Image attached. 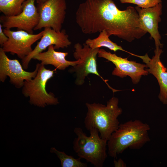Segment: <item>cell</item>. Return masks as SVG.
<instances>
[{
  "label": "cell",
  "instance_id": "6da1fadb",
  "mask_svg": "<svg viewBox=\"0 0 167 167\" xmlns=\"http://www.w3.org/2000/svg\"><path fill=\"white\" fill-rule=\"evenodd\" d=\"M75 21L86 34L105 30L111 35L131 42L142 36V28L135 7L119 10L113 0H86L79 6Z\"/></svg>",
  "mask_w": 167,
  "mask_h": 167
},
{
  "label": "cell",
  "instance_id": "7a4b0ae2",
  "mask_svg": "<svg viewBox=\"0 0 167 167\" xmlns=\"http://www.w3.org/2000/svg\"><path fill=\"white\" fill-rule=\"evenodd\" d=\"M149 125L138 119L130 120L120 124L118 128L107 141L109 156L114 158L127 148H141L150 139Z\"/></svg>",
  "mask_w": 167,
  "mask_h": 167
},
{
  "label": "cell",
  "instance_id": "3957f363",
  "mask_svg": "<svg viewBox=\"0 0 167 167\" xmlns=\"http://www.w3.org/2000/svg\"><path fill=\"white\" fill-rule=\"evenodd\" d=\"M118 103V98L114 96L107 102L106 105L86 103L87 112L84 120L86 129L89 131L93 128L97 129L100 137L108 141L120 124L118 118L122 110Z\"/></svg>",
  "mask_w": 167,
  "mask_h": 167
},
{
  "label": "cell",
  "instance_id": "277c9868",
  "mask_svg": "<svg viewBox=\"0 0 167 167\" xmlns=\"http://www.w3.org/2000/svg\"><path fill=\"white\" fill-rule=\"evenodd\" d=\"M89 131L90 135L88 136L81 128H75L74 132L77 137L73 141V149L81 159L94 167H102L107 157V140L100 137L97 129L93 128Z\"/></svg>",
  "mask_w": 167,
  "mask_h": 167
},
{
  "label": "cell",
  "instance_id": "5b68a950",
  "mask_svg": "<svg viewBox=\"0 0 167 167\" xmlns=\"http://www.w3.org/2000/svg\"><path fill=\"white\" fill-rule=\"evenodd\" d=\"M38 66L37 74L32 79L25 81L22 87V93L26 97L29 98L31 104L44 108L48 105H55L59 104L58 98L54 94L48 93L46 90L47 82L52 78L55 70L46 68L41 63Z\"/></svg>",
  "mask_w": 167,
  "mask_h": 167
},
{
  "label": "cell",
  "instance_id": "8992f818",
  "mask_svg": "<svg viewBox=\"0 0 167 167\" xmlns=\"http://www.w3.org/2000/svg\"><path fill=\"white\" fill-rule=\"evenodd\" d=\"M75 51L73 57L77 60L80 59V62L71 69V72H75L76 75L75 84L78 86L81 85L84 82L86 76L90 74H94L100 77L106 84L109 88L114 92L118 91L112 88L98 72L97 68L96 57L100 48L92 49L85 43L83 46L79 43L75 44L74 46Z\"/></svg>",
  "mask_w": 167,
  "mask_h": 167
},
{
  "label": "cell",
  "instance_id": "52a82bcc",
  "mask_svg": "<svg viewBox=\"0 0 167 167\" xmlns=\"http://www.w3.org/2000/svg\"><path fill=\"white\" fill-rule=\"evenodd\" d=\"M36 7L39 19L34 30L46 27L58 32L61 30L66 14V0H48Z\"/></svg>",
  "mask_w": 167,
  "mask_h": 167
},
{
  "label": "cell",
  "instance_id": "ba28073f",
  "mask_svg": "<svg viewBox=\"0 0 167 167\" xmlns=\"http://www.w3.org/2000/svg\"><path fill=\"white\" fill-rule=\"evenodd\" d=\"M3 31L8 39L1 48L6 53L10 52L13 55L16 54L22 60L32 51V45L41 39L43 33V30L36 34L22 30L13 31L5 28Z\"/></svg>",
  "mask_w": 167,
  "mask_h": 167
},
{
  "label": "cell",
  "instance_id": "9c48e42d",
  "mask_svg": "<svg viewBox=\"0 0 167 167\" xmlns=\"http://www.w3.org/2000/svg\"><path fill=\"white\" fill-rule=\"evenodd\" d=\"M97 55L98 57L105 58L115 65V67L112 72L113 75L122 78L129 76L134 84L139 83L142 75H147L148 74V71L144 69L148 67L146 64L129 61L127 58L118 56L103 49H100Z\"/></svg>",
  "mask_w": 167,
  "mask_h": 167
},
{
  "label": "cell",
  "instance_id": "30bf717a",
  "mask_svg": "<svg viewBox=\"0 0 167 167\" xmlns=\"http://www.w3.org/2000/svg\"><path fill=\"white\" fill-rule=\"evenodd\" d=\"M19 61L16 59H11L7 56L1 47L0 48V81L4 82L7 76L10 79L11 83L15 87L22 88L24 82L30 80L36 75L38 66L32 72L25 71Z\"/></svg>",
  "mask_w": 167,
  "mask_h": 167
},
{
  "label": "cell",
  "instance_id": "8fae6325",
  "mask_svg": "<svg viewBox=\"0 0 167 167\" xmlns=\"http://www.w3.org/2000/svg\"><path fill=\"white\" fill-rule=\"evenodd\" d=\"M35 0H26L24 3L22 11L13 16H1V24L5 28H16L18 30H24L32 34L34 29L38 24L39 17Z\"/></svg>",
  "mask_w": 167,
  "mask_h": 167
},
{
  "label": "cell",
  "instance_id": "7c38bea8",
  "mask_svg": "<svg viewBox=\"0 0 167 167\" xmlns=\"http://www.w3.org/2000/svg\"><path fill=\"white\" fill-rule=\"evenodd\" d=\"M71 44V42L69 39V36L66 33L65 30L58 32L50 28H45L40 41L37 43L32 51L22 60V66L24 69H27L30 61L33 57L42 52L50 45H54L55 49H58L67 48Z\"/></svg>",
  "mask_w": 167,
  "mask_h": 167
},
{
  "label": "cell",
  "instance_id": "4fadbf2b",
  "mask_svg": "<svg viewBox=\"0 0 167 167\" xmlns=\"http://www.w3.org/2000/svg\"><path fill=\"white\" fill-rule=\"evenodd\" d=\"M138 14L142 28L150 35L154 40L156 49L161 48L163 45L160 42L161 36L158 31V24L161 21L162 6L161 2L148 8L135 7Z\"/></svg>",
  "mask_w": 167,
  "mask_h": 167
},
{
  "label": "cell",
  "instance_id": "5bb4252c",
  "mask_svg": "<svg viewBox=\"0 0 167 167\" xmlns=\"http://www.w3.org/2000/svg\"><path fill=\"white\" fill-rule=\"evenodd\" d=\"M163 51L161 48L156 49L155 55L151 59L147 54L141 56L140 58L147 65L146 70L148 73L153 75L158 83L160 92L158 95L160 101L164 105L167 104V70L160 60Z\"/></svg>",
  "mask_w": 167,
  "mask_h": 167
},
{
  "label": "cell",
  "instance_id": "9a60e30c",
  "mask_svg": "<svg viewBox=\"0 0 167 167\" xmlns=\"http://www.w3.org/2000/svg\"><path fill=\"white\" fill-rule=\"evenodd\" d=\"M48 48L47 51L37 54L33 59L41 61V63L45 66L53 65L56 69L59 70H64L70 66H74L80 62L79 59L75 61L66 60V57L68 53L56 51L53 45H50Z\"/></svg>",
  "mask_w": 167,
  "mask_h": 167
},
{
  "label": "cell",
  "instance_id": "2e32d148",
  "mask_svg": "<svg viewBox=\"0 0 167 167\" xmlns=\"http://www.w3.org/2000/svg\"><path fill=\"white\" fill-rule=\"evenodd\" d=\"M109 37L107 32L103 30L100 32L98 37L93 39L88 38L85 41V43L92 49L100 48L102 47H105L114 52L120 50L126 52L133 56L138 57V55L124 49L121 46L112 41Z\"/></svg>",
  "mask_w": 167,
  "mask_h": 167
},
{
  "label": "cell",
  "instance_id": "e0dca14e",
  "mask_svg": "<svg viewBox=\"0 0 167 167\" xmlns=\"http://www.w3.org/2000/svg\"><path fill=\"white\" fill-rule=\"evenodd\" d=\"M26 0H0V11L6 16H13L23 11V4Z\"/></svg>",
  "mask_w": 167,
  "mask_h": 167
},
{
  "label": "cell",
  "instance_id": "ac0fdd59",
  "mask_svg": "<svg viewBox=\"0 0 167 167\" xmlns=\"http://www.w3.org/2000/svg\"><path fill=\"white\" fill-rule=\"evenodd\" d=\"M50 152L55 154L59 159L62 167H87V164L81 161V158H74L66 154L64 152L58 150L54 147L51 148Z\"/></svg>",
  "mask_w": 167,
  "mask_h": 167
},
{
  "label": "cell",
  "instance_id": "d6986e66",
  "mask_svg": "<svg viewBox=\"0 0 167 167\" xmlns=\"http://www.w3.org/2000/svg\"><path fill=\"white\" fill-rule=\"evenodd\" d=\"M121 3L135 4L142 8H148L154 7L161 2V0H119Z\"/></svg>",
  "mask_w": 167,
  "mask_h": 167
},
{
  "label": "cell",
  "instance_id": "ffe728a7",
  "mask_svg": "<svg viewBox=\"0 0 167 167\" xmlns=\"http://www.w3.org/2000/svg\"><path fill=\"white\" fill-rule=\"evenodd\" d=\"M2 26L0 24V45L1 47L8 40V38L2 29Z\"/></svg>",
  "mask_w": 167,
  "mask_h": 167
},
{
  "label": "cell",
  "instance_id": "44dd1931",
  "mask_svg": "<svg viewBox=\"0 0 167 167\" xmlns=\"http://www.w3.org/2000/svg\"><path fill=\"white\" fill-rule=\"evenodd\" d=\"M113 163L115 167H126V164L121 158H119L117 160L114 159Z\"/></svg>",
  "mask_w": 167,
  "mask_h": 167
},
{
  "label": "cell",
  "instance_id": "7402d4cb",
  "mask_svg": "<svg viewBox=\"0 0 167 167\" xmlns=\"http://www.w3.org/2000/svg\"><path fill=\"white\" fill-rule=\"evenodd\" d=\"M48 0H35L37 4H41L44 3Z\"/></svg>",
  "mask_w": 167,
  "mask_h": 167
}]
</instances>
